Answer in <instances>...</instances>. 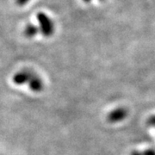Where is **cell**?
<instances>
[{"label":"cell","instance_id":"6da1fadb","mask_svg":"<svg viewBox=\"0 0 155 155\" xmlns=\"http://www.w3.org/2000/svg\"><path fill=\"white\" fill-rule=\"evenodd\" d=\"M14 84L17 85L28 84L29 89L34 92H41L43 91L44 84L36 73L30 70H22L14 75L12 78Z\"/></svg>","mask_w":155,"mask_h":155},{"label":"cell","instance_id":"7a4b0ae2","mask_svg":"<svg viewBox=\"0 0 155 155\" xmlns=\"http://www.w3.org/2000/svg\"><path fill=\"white\" fill-rule=\"evenodd\" d=\"M37 20L40 24V31L46 37L51 36L54 31V25L53 21L46 14L40 12L37 14Z\"/></svg>","mask_w":155,"mask_h":155},{"label":"cell","instance_id":"3957f363","mask_svg":"<svg viewBox=\"0 0 155 155\" xmlns=\"http://www.w3.org/2000/svg\"><path fill=\"white\" fill-rule=\"evenodd\" d=\"M128 111L125 107H117L108 114L107 120L110 123H118L127 118Z\"/></svg>","mask_w":155,"mask_h":155},{"label":"cell","instance_id":"277c9868","mask_svg":"<svg viewBox=\"0 0 155 155\" xmlns=\"http://www.w3.org/2000/svg\"><path fill=\"white\" fill-rule=\"evenodd\" d=\"M39 31H40L39 27L35 26V25H33V24H28L26 26L25 29H24V35H25L26 37L31 38V37H34Z\"/></svg>","mask_w":155,"mask_h":155},{"label":"cell","instance_id":"5b68a950","mask_svg":"<svg viewBox=\"0 0 155 155\" xmlns=\"http://www.w3.org/2000/svg\"><path fill=\"white\" fill-rule=\"evenodd\" d=\"M147 125L152 127H155V115L151 116L147 120Z\"/></svg>","mask_w":155,"mask_h":155},{"label":"cell","instance_id":"8992f818","mask_svg":"<svg viewBox=\"0 0 155 155\" xmlns=\"http://www.w3.org/2000/svg\"><path fill=\"white\" fill-rule=\"evenodd\" d=\"M142 155H155V149L153 148H148L141 152Z\"/></svg>","mask_w":155,"mask_h":155},{"label":"cell","instance_id":"52a82bcc","mask_svg":"<svg viewBox=\"0 0 155 155\" xmlns=\"http://www.w3.org/2000/svg\"><path fill=\"white\" fill-rule=\"evenodd\" d=\"M28 1H29V0H16V3H17V5H18L19 6H22L24 5H26Z\"/></svg>","mask_w":155,"mask_h":155},{"label":"cell","instance_id":"ba28073f","mask_svg":"<svg viewBox=\"0 0 155 155\" xmlns=\"http://www.w3.org/2000/svg\"><path fill=\"white\" fill-rule=\"evenodd\" d=\"M130 155H142V153L140 151H133Z\"/></svg>","mask_w":155,"mask_h":155},{"label":"cell","instance_id":"9c48e42d","mask_svg":"<svg viewBox=\"0 0 155 155\" xmlns=\"http://www.w3.org/2000/svg\"><path fill=\"white\" fill-rule=\"evenodd\" d=\"M84 2H85V3H89V2H91V0H83Z\"/></svg>","mask_w":155,"mask_h":155},{"label":"cell","instance_id":"30bf717a","mask_svg":"<svg viewBox=\"0 0 155 155\" xmlns=\"http://www.w3.org/2000/svg\"><path fill=\"white\" fill-rule=\"evenodd\" d=\"M100 1H103V0H100Z\"/></svg>","mask_w":155,"mask_h":155}]
</instances>
